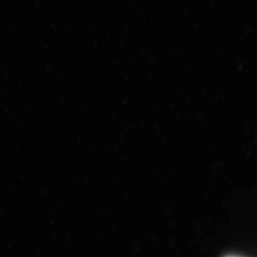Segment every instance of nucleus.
<instances>
[{
  "label": "nucleus",
  "mask_w": 257,
  "mask_h": 257,
  "mask_svg": "<svg viewBox=\"0 0 257 257\" xmlns=\"http://www.w3.org/2000/svg\"><path fill=\"white\" fill-rule=\"evenodd\" d=\"M227 257H238V256H227Z\"/></svg>",
  "instance_id": "nucleus-1"
}]
</instances>
